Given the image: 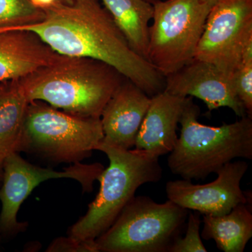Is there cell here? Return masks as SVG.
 Wrapping results in <instances>:
<instances>
[{
	"instance_id": "30bf717a",
	"label": "cell",
	"mask_w": 252,
	"mask_h": 252,
	"mask_svg": "<svg viewBox=\"0 0 252 252\" xmlns=\"http://www.w3.org/2000/svg\"><path fill=\"white\" fill-rule=\"evenodd\" d=\"M248 167L244 160L228 162L216 172V180L206 185H193L183 179L169 181L165 185L167 198L203 215H226L239 204L250 203V194L240 187Z\"/></svg>"
},
{
	"instance_id": "8992f818",
	"label": "cell",
	"mask_w": 252,
	"mask_h": 252,
	"mask_svg": "<svg viewBox=\"0 0 252 252\" xmlns=\"http://www.w3.org/2000/svg\"><path fill=\"white\" fill-rule=\"evenodd\" d=\"M103 138L100 118L78 117L42 101H32L25 118L21 151L79 163L90 157Z\"/></svg>"
},
{
	"instance_id": "e0dca14e",
	"label": "cell",
	"mask_w": 252,
	"mask_h": 252,
	"mask_svg": "<svg viewBox=\"0 0 252 252\" xmlns=\"http://www.w3.org/2000/svg\"><path fill=\"white\" fill-rule=\"evenodd\" d=\"M28 104L18 80L0 83V154L4 157L21 152Z\"/></svg>"
},
{
	"instance_id": "5bb4252c",
	"label": "cell",
	"mask_w": 252,
	"mask_h": 252,
	"mask_svg": "<svg viewBox=\"0 0 252 252\" xmlns=\"http://www.w3.org/2000/svg\"><path fill=\"white\" fill-rule=\"evenodd\" d=\"M60 55L31 31L0 32V83L19 80L60 61Z\"/></svg>"
},
{
	"instance_id": "ba28073f",
	"label": "cell",
	"mask_w": 252,
	"mask_h": 252,
	"mask_svg": "<svg viewBox=\"0 0 252 252\" xmlns=\"http://www.w3.org/2000/svg\"><path fill=\"white\" fill-rule=\"evenodd\" d=\"M252 49V0H222L212 6L195 59L233 75Z\"/></svg>"
},
{
	"instance_id": "52a82bcc",
	"label": "cell",
	"mask_w": 252,
	"mask_h": 252,
	"mask_svg": "<svg viewBox=\"0 0 252 252\" xmlns=\"http://www.w3.org/2000/svg\"><path fill=\"white\" fill-rule=\"evenodd\" d=\"M153 5L147 61L165 77L195 58L212 7L202 0H158Z\"/></svg>"
},
{
	"instance_id": "7c38bea8",
	"label": "cell",
	"mask_w": 252,
	"mask_h": 252,
	"mask_svg": "<svg viewBox=\"0 0 252 252\" xmlns=\"http://www.w3.org/2000/svg\"><path fill=\"white\" fill-rule=\"evenodd\" d=\"M151 97L132 81L127 79L123 81L101 114L102 142L125 149L135 147Z\"/></svg>"
},
{
	"instance_id": "d4e9b609",
	"label": "cell",
	"mask_w": 252,
	"mask_h": 252,
	"mask_svg": "<svg viewBox=\"0 0 252 252\" xmlns=\"http://www.w3.org/2000/svg\"><path fill=\"white\" fill-rule=\"evenodd\" d=\"M147 1H149V2L152 3V4H154V3H155L158 0H147Z\"/></svg>"
},
{
	"instance_id": "4fadbf2b",
	"label": "cell",
	"mask_w": 252,
	"mask_h": 252,
	"mask_svg": "<svg viewBox=\"0 0 252 252\" xmlns=\"http://www.w3.org/2000/svg\"><path fill=\"white\" fill-rule=\"evenodd\" d=\"M186 98L165 91L152 96L136 137L135 149L157 158L170 154L178 139L177 130Z\"/></svg>"
},
{
	"instance_id": "ac0fdd59",
	"label": "cell",
	"mask_w": 252,
	"mask_h": 252,
	"mask_svg": "<svg viewBox=\"0 0 252 252\" xmlns=\"http://www.w3.org/2000/svg\"><path fill=\"white\" fill-rule=\"evenodd\" d=\"M44 16L30 0H0V31L36 24Z\"/></svg>"
},
{
	"instance_id": "603a6c76",
	"label": "cell",
	"mask_w": 252,
	"mask_h": 252,
	"mask_svg": "<svg viewBox=\"0 0 252 252\" xmlns=\"http://www.w3.org/2000/svg\"><path fill=\"white\" fill-rule=\"evenodd\" d=\"M202 1L212 7V6H215V4L222 1V0H202Z\"/></svg>"
},
{
	"instance_id": "2e32d148",
	"label": "cell",
	"mask_w": 252,
	"mask_h": 252,
	"mask_svg": "<svg viewBox=\"0 0 252 252\" xmlns=\"http://www.w3.org/2000/svg\"><path fill=\"white\" fill-rule=\"evenodd\" d=\"M202 238L213 240L224 252H243L252 237V214L248 204H239L221 216L203 215Z\"/></svg>"
},
{
	"instance_id": "cb8c5ba5",
	"label": "cell",
	"mask_w": 252,
	"mask_h": 252,
	"mask_svg": "<svg viewBox=\"0 0 252 252\" xmlns=\"http://www.w3.org/2000/svg\"><path fill=\"white\" fill-rule=\"evenodd\" d=\"M4 156L0 154V177H2L3 162H4Z\"/></svg>"
},
{
	"instance_id": "9a60e30c",
	"label": "cell",
	"mask_w": 252,
	"mask_h": 252,
	"mask_svg": "<svg viewBox=\"0 0 252 252\" xmlns=\"http://www.w3.org/2000/svg\"><path fill=\"white\" fill-rule=\"evenodd\" d=\"M131 49L147 61L154 5L147 0H100Z\"/></svg>"
},
{
	"instance_id": "8fae6325",
	"label": "cell",
	"mask_w": 252,
	"mask_h": 252,
	"mask_svg": "<svg viewBox=\"0 0 252 252\" xmlns=\"http://www.w3.org/2000/svg\"><path fill=\"white\" fill-rule=\"evenodd\" d=\"M164 91L181 97L201 99L210 112L220 107H228L240 118L248 116L235 93L233 76L211 63L195 58L165 77Z\"/></svg>"
},
{
	"instance_id": "277c9868",
	"label": "cell",
	"mask_w": 252,
	"mask_h": 252,
	"mask_svg": "<svg viewBox=\"0 0 252 252\" xmlns=\"http://www.w3.org/2000/svg\"><path fill=\"white\" fill-rule=\"evenodd\" d=\"M96 150L107 155L108 167L99 177L100 189L81 217L69 231V237L94 240L117 220L141 186L161 180L158 158L140 149H125L101 142Z\"/></svg>"
},
{
	"instance_id": "5b68a950",
	"label": "cell",
	"mask_w": 252,
	"mask_h": 252,
	"mask_svg": "<svg viewBox=\"0 0 252 252\" xmlns=\"http://www.w3.org/2000/svg\"><path fill=\"white\" fill-rule=\"evenodd\" d=\"M190 210L171 200L134 196L112 225L94 240L102 252H167L185 229Z\"/></svg>"
},
{
	"instance_id": "d6986e66",
	"label": "cell",
	"mask_w": 252,
	"mask_h": 252,
	"mask_svg": "<svg viewBox=\"0 0 252 252\" xmlns=\"http://www.w3.org/2000/svg\"><path fill=\"white\" fill-rule=\"evenodd\" d=\"M233 79L237 96L248 117L252 118V50L243 56L240 66L233 73Z\"/></svg>"
},
{
	"instance_id": "7402d4cb",
	"label": "cell",
	"mask_w": 252,
	"mask_h": 252,
	"mask_svg": "<svg viewBox=\"0 0 252 252\" xmlns=\"http://www.w3.org/2000/svg\"><path fill=\"white\" fill-rule=\"evenodd\" d=\"M36 7L45 10L57 4H72L74 0H30Z\"/></svg>"
},
{
	"instance_id": "9c48e42d",
	"label": "cell",
	"mask_w": 252,
	"mask_h": 252,
	"mask_svg": "<svg viewBox=\"0 0 252 252\" xmlns=\"http://www.w3.org/2000/svg\"><path fill=\"white\" fill-rule=\"evenodd\" d=\"M104 170L102 164L81 165L56 172L35 166L25 160L18 152L5 157L3 162V185L0 190L1 212L0 214V232L12 234L26 228V223H19L17 214L23 202L33 189L41 182L50 179L70 178L77 180L86 190L93 189L94 180H98Z\"/></svg>"
},
{
	"instance_id": "7a4b0ae2",
	"label": "cell",
	"mask_w": 252,
	"mask_h": 252,
	"mask_svg": "<svg viewBox=\"0 0 252 252\" xmlns=\"http://www.w3.org/2000/svg\"><path fill=\"white\" fill-rule=\"evenodd\" d=\"M126 79L102 61L64 56L18 82L29 102L42 101L72 115L100 118L106 104Z\"/></svg>"
},
{
	"instance_id": "ffe728a7",
	"label": "cell",
	"mask_w": 252,
	"mask_h": 252,
	"mask_svg": "<svg viewBox=\"0 0 252 252\" xmlns=\"http://www.w3.org/2000/svg\"><path fill=\"white\" fill-rule=\"evenodd\" d=\"M187 229L184 238H177L167 252H207V249L202 241L200 235V213L189 211L187 217Z\"/></svg>"
},
{
	"instance_id": "6da1fadb",
	"label": "cell",
	"mask_w": 252,
	"mask_h": 252,
	"mask_svg": "<svg viewBox=\"0 0 252 252\" xmlns=\"http://www.w3.org/2000/svg\"><path fill=\"white\" fill-rule=\"evenodd\" d=\"M44 19L4 31H28L60 55L89 58L117 69L152 97L165 89V77L135 54L100 0H74L44 10Z\"/></svg>"
},
{
	"instance_id": "3957f363",
	"label": "cell",
	"mask_w": 252,
	"mask_h": 252,
	"mask_svg": "<svg viewBox=\"0 0 252 252\" xmlns=\"http://www.w3.org/2000/svg\"><path fill=\"white\" fill-rule=\"evenodd\" d=\"M200 114L193 97H187L180 135L167 158L174 175L186 180H205L233 159H252V118L216 127L199 122Z\"/></svg>"
},
{
	"instance_id": "44dd1931",
	"label": "cell",
	"mask_w": 252,
	"mask_h": 252,
	"mask_svg": "<svg viewBox=\"0 0 252 252\" xmlns=\"http://www.w3.org/2000/svg\"><path fill=\"white\" fill-rule=\"evenodd\" d=\"M47 251L98 252L94 240H79L71 237L55 240Z\"/></svg>"
}]
</instances>
